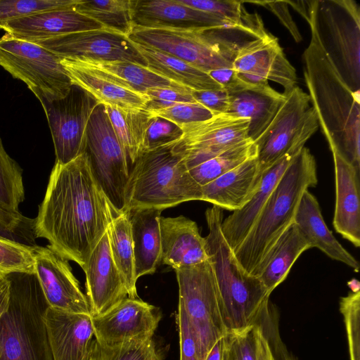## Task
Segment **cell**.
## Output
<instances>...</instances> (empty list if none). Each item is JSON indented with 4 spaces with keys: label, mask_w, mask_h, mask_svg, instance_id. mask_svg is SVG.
<instances>
[{
    "label": "cell",
    "mask_w": 360,
    "mask_h": 360,
    "mask_svg": "<svg viewBox=\"0 0 360 360\" xmlns=\"http://www.w3.org/2000/svg\"><path fill=\"white\" fill-rule=\"evenodd\" d=\"M6 277L10 297L0 318V360H53L45 322L49 305L35 273Z\"/></svg>",
    "instance_id": "obj_5"
},
{
    "label": "cell",
    "mask_w": 360,
    "mask_h": 360,
    "mask_svg": "<svg viewBox=\"0 0 360 360\" xmlns=\"http://www.w3.org/2000/svg\"><path fill=\"white\" fill-rule=\"evenodd\" d=\"M223 360H275L267 338L259 324L224 336Z\"/></svg>",
    "instance_id": "obj_36"
},
{
    "label": "cell",
    "mask_w": 360,
    "mask_h": 360,
    "mask_svg": "<svg viewBox=\"0 0 360 360\" xmlns=\"http://www.w3.org/2000/svg\"><path fill=\"white\" fill-rule=\"evenodd\" d=\"M317 182L315 158L304 147L285 171L245 240L233 250L246 272L255 276L267 253L294 222L303 193Z\"/></svg>",
    "instance_id": "obj_4"
},
{
    "label": "cell",
    "mask_w": 360,
    "mask_h": 360,
    "mask_svg": "<svg viewBox=\"0 0 360 360\" xmlns=\"http://www.w3.org/2000/svg\"><path fill=\"white\" fill-rule=\"evenodd\" d=\"M45 322L53 360H92L96 339L90 314L49 307Z\"/></svg>",
    "instance_id": "obj_20"
},
{
    "label": "cell",
    "mask_w": 360,
    "mask_h": 360,
    "mask_svg": "<svg viewBox=\"0 0 360 360\" xmlns=\"http://www.w3.org/2000/svg\"><path fill=\"white\" fill-rule=\"evenodd\" d=\"M257 155L255 143L248 139L221 154L188 169V172L196 184L202 187Z\"/></svg>",
    "instance_id": "obj_38"
},
{
    "label": "cell",
    "mask_w": 360,
    "mask_h": 360,
    "mask_svg": "<svg viewBox=\"0 0 360 360\" xmlns=\"http://www.w3.org/2000/svg\"><path fill=\"white\" fill-rule=\"evenodd\" d=\"M160 264L174 270L208 260L206 240L200 234L197 224L184 216L159 219Z\"/></svg>",
    "instance_id": "obj_23"
},
{
    "label": "cell",
    "mask_w": 360,
    "mask_h": 360,
    "mask_svg": "<svg viewBox=\"0 0 360 360\" xmlns=\"http://www.w3.org/2000/svg\"><path fill=\"white\" fill-rule=\"evenodd\" d=\"M152 115L167 119L179 126L208 120L214 115L198 103H178L166 108L149 112Z\"/></svg>",
    "instance_id": "obj_46"
},
{
    "label": "cell",
    "mask_w": 360,
    "mask_h": 360,
    "mask_svg": "<svg viewBox=\"0 0 360 360\" xmlns=\"http://www.w3.org/2000/svg\"><path fill=\"white\" fill-rule=\"evenodd\" d=\"M238 77L252 86L269 85V80L281 85L284 94L297 86V76L277 38L269 33L243 44L232 63Z\"/></svg>",
    "instance_id": "obj_16"
},
{
    "label": "cell",
    "mask_w": 360,
    "mask_h": 360,
    "mask_svg": "<svg viewBox=\"0 0 360 360\" xmlns=\"http://www.w3.org/2000/svg\"><path fill=\"white\" fill-rule=\"evenodd\" d=\"M92 317L96 340L102 345L153 338L160 310L139 297H127L105 313Z\"/></svg>",
    "instance_id": "obj_17"
},
{
    "label": "cell",
    "mask_w": 360,
    "mask_h": 360,
    "mask_svg": "<svg viewBox=\"0 0 360 360\" xmlns=\"http://www.w3.org/2000/svg\"><path fill=\"white\" fill-rule=\"evenodd\" d=\"M224 345V337H223L214 345L205 360H223Z\"/></svg>",
    "instance_id": "obj_54"
},
{
    "label": "cell",
    "mask_w": 360,
    "mask_h": 360,
    "mask_svg": "<svg viewBox=\"0 0 360 360\" xmlns=\"http://www.w3.org/2000/svg\"><path fill=\"white\" fill-rule=\"evenodd\" d=\"M201 187L191 177L183 157L172 144L142 153L129 176L127 212L136 208H165L201 200Z\"/></svg>",
    "instance_id": "obj_7"
},
{
    "label": "cell",
    "mask_w": 360,
    "mask_h": 360,
    "mask_svg": "<svg viewBox=\"0 0 360 360\" xmlns=\"http://www.w3.org/2000/svg\"><path fill=\"white\" fill-rule=\"evenodd\" d=\"M294 222L309 243L310 248H317L330 258L342 262L358 272L357 260L347 251L326 226L319 202L306 190L297 206Z\"/></svg>",
    "instance_id": "obj_28"
},
{
    "label": "cell",
    "mask_w": 360,
    "mask_h": 360,
    "mask_svg": "<svg viewBox=\"0 0 360 360\" xmlns=\"http://www.w3.org/2000/svg\"><path fill=\"white\" fill-rule=\"evenodd\" d=\"M98 104L86 91L72 84L64 98L43 108L54 144L56 162L67 164L85 152L87 125Z\"/></svg>",
    "instance_id": "obj_13"
},
{
    "label": "cell",
    "mask_w": 360,
    "mask_h": 360,
    "mask_svg": "<svg viewBox=\"0 0 360 360\" xmlns=\"http://www.w3.org/2000/svg\"><path fill=\"white\" fill-rule=\"evenodd\" d=\"M85 153L93 176L114 210L118 214L126 213L128 161L103 104H98L90 117Z\"/></svg>",
    "instance_id": "obj_11"
},
{
    "label": "cell",
    "mask_w": 360,
    "mask_h": 360,
    "mask_svg": "<svg viewBox=\"0 0 360 360\" xmlns=\"http://www.w3.org/2000/svg\"><path fill=\"white\" fill-rule=\"evenodd\" d=\"M34 268L49 307L90 314L86 296L82 292L67 259L49 245H35Z\"/></svg>",
    "instance_id": "obj_18"
},
{
    "label": "cell",
    "mask_w": 360,
    "mask_h": 360,
    "mask_svg": "<svg viewBox=\"0 0 360 360\" xmlns=\"http://www.w3.org/2000/svg\"><path fill=\"white\" fill-rule=\"evenodd\" d=\"M195 102L210 110L214 115L226 113L229 95L224 89L191 90Z\"/></svg>",
    "instance_id": "obj_50"
},
{
    "label": "cell",
    "mask_w": 360,
    "mask_h": 360,
    "mask_svg": "<svg viewBox=\"0 0 360 360\" xmlns=\"http://www.w3.org/2000/svg\"><path fill=\"white\" fill-rule=\"evenodd\" d=\"M24 199L22 169L8 155L0 137V207L19 212V205Z\"/></svg>",
    "instance_id": "obj_39"
},
{
    "label": "cell",
    "mask_w": 360,
    "mask_h": 360,
    "mask_svg": "<svg viewBox=\"0 0 360 360\" xmlns=\"http://www.w3.org/2000/svg\"><path fill=\"white\" fill-rule=\"evenodd\" d=\"M276 310L272 308L269 302L259 319L257 324H259L264 334L268 340L275 360H297L290 353L279 334L277 314Z\"/></svg>",
    "instance_id": "obj_47"
},
{
    "label": "cell",
    "mask_w": 360,
    "mask_h": 360,
    "mask_svg": "<svg viewBox=\"0 0 360 360\" xmlns=\"http://www.w3.org/2000/svg\"><path fill=\"white\" fill-rule=\"evenodd\" d=\"M221 209L213 205L205 211L209 232L205 238L228 333L256 324L270 302L271 294L258 277L248 274L239 265L221 231Z\"/></svg>",
    "instance_id": "obj_3"
},
{
    "label": "cell",
    "mask_w": 360,
    "mask_h": 360,
    "mask_svg": "<svg viewBox=\"0 0 360 360\" xmlns=\"http://www.w3.org/2000/svg\"><path fill=\"white\" fill-rule=\"evenodd\" d=\"M131 20L133 27L141 28L193 30L236 27L213 14L188 6L179 0H131Z\"/></svg>",
    "instance_id": "obj_21"
},
{
    "label": "cell",
    "mask_w": 360,
    "mask_h": 360,
    "mask_svg": "<svg viewBox=\"0 0 360 360\" xmlns=\"http://www.w3.org/2000/svg\"><path fill=\"white\" fill-rule=\"evenodd\" d=\"M92 360H162V358L150 338L110 345L96 340Z\"/></svg>",
    "instance_id": "obj_40"
},
{
    "label": "cell",
    "mask_w": 360,
    "mask_h": 360,
    "mask_svg": "<svg viewBox=\"0 0 360 360\" xmlns=\"http://www.w3.org/2000/svg\"><path fill=\"white\" fill-rule=\"evenodd\" d=\"M61 64L72 84L91 95L98 104L145 109L148 99L79 59L63 58Z\"/></svg>",
    "instance_id": "obj_26"
},
{
    "label": "cell",
    "mask_w": 360,
    "mask_h": 360,
    "mask_svg": "<svg viewBox=\"0 0 360 360\" xmlns=\"http://www.w3.org/2000/svg\"><path fill=\"white\" fill-rule=\"evenodd\" d=\"M84 271L91 316L105 313L129 297L124 280L112 257L107 231L90 255Z\"/></svg>",
    "instance_id": "obj_19"
},
{
    "label": "cell",
    "mask_w": 360,
    "mask_h": 360,
    "mask_svg": "<svg viewBox=\"0 0 360 360\" xmlns=\"http://www.w3.org/2000/svg\"><path fill=\"white\" fill-rule=\"evenodd\" d=\"M162 210L136 208L128 210L132 236L136 279L155 273L160 264L161 240L159 219Z\"/></svg>",
    "instance_id": "obj_29"
},
{
    "label": "cell",
    "mask_w": 360,
    "mask_h": 360,
    "mask_svg": "<svg viewBox=\"0 0 360 360\" xmlns=\"http://www.w3.org/2000/svg\"><path fill=\"white\" fill-rule=\"evenodd\" d=\"M303 60L312 108L330 150L360 169V94L342 81L313 36Z\"/></svg>",
    "instance_id": "obj_2"
},
{
    "label": "cell",
    "mask_w": 360,
    "mask_h": 360,
    "mask_svg": "<svg viewBox=\"0 0 360 360\" xmlns=\"http://www.w3.org/2000/svg\"><path fill=\"white\" fill-rule=\"evenodd\" d=\"M263 6L271 10L280 20L283 25L288 30L296 42L302 41L300 34L296 24L295 23L288 9L286 1H250Z\"/></svg>",
    "instance_id": "obj_51"
},
{
    "label": "cell",
    "mask_w": 360,
    "mask_h": 360,
    "mask_svg": "<svg viewBox=\"0 0 360 360\" xmlns=\"http://www.w3.org/2000/svg\"><path fill=\"white\" fill-rule=\"evenodd\" d=\"M75 8L105 29L128 36L133 29L131 0L81 1Z\"/></svg>",
    "instance_id": "obj_37"
},
{
    "label": "cell",
    "mask_w": 360,
    "mask_h": 360,
    "mask_svg": "<svg viewBox=\"0 0 360 360\" xmlns=\"http://www.w3.org/2000/svg\"><path fill=\"white\" fill-rule=\"evenodd\" d=\"M176 322L179 335L180 360H199L188 320L180 303L176 314Z\"/></svg>",
    "instance_id": "obj_49"
},
{
    "label": "cell",
    "mask_w": 360,
    "mask_h": 360,
    "mask_svg": "<svg viewBox=\"0 0 360 360\" xmlns=\"http://www.w3.org/2000/svg\"><path fill=\"white\" fill-rule=\"evenodd\" d=\"M334 161L335 231L355 247L360 246L359 170L338 152L331 151Z\"/></svg>",
    "instance_id": "obj_24"
},
{
    "label": "cell",
    "mask_w": 360,
    "mask_h": 360,
    "mask_svg": "<svg viewBox=\"0 0 360 360\" xmlns=\"http://www.w3.org/2000/svg\"><path fill=\"white\" fill-rule=\"evenodd\" d=\"M145 96L148 99L145 110L153 112L178 103H197L191 90L187 88L154 87L148 89Z\"/></svg>",
    "instance_id": "obj_48"
},
{
    "label": "cell",
    "mask_w": 360,
    "mask_h": 360,
    "mask_svg": "<svg viewBox=\"0 0 360 360\" xmlns=\"http://www.w3.org/2000/svg\"><path fill=\"white\" fill-rule=\"evenodd\" d=\"M60 59L124 61L147 67L127 36L105 28L71 33L36 42Z\"/></svg>",
    "instance_id": "obj_15"
},
{
    "label": "cell",
    "mask_w": 360,
    "mask_h": 360,
    "mask_svg": "<svg viewBox=\"0 0 360 360\" xmlns=\"http://www.w3.org/2000/svg\"><path fill=\"white\" fill-rule=\"evenodd\" d=\"M308 22L329 63L354 94H360V8L353 0L307 1Z\"/></svg>",
    "instance_id": "obj_8"
},
{
    "label": "cell",
    "mask_w": 360,
    "mask_h": 360,
    "mask_svg": "<svg viewBox=\"0 0 360 360\" xmlns=\"http://www.w3.org/2000/svg\"><path fill=\"white\" fill-rule=\"evenodd\" d=\"M117 215L93 176L84 152L67 164L55 163L34 219V233L84 270L92 251Z\"/></svg>",
    "instance_id": "obj_1"
},
{
    "label": "cell",
    "mask_w": 360,
    "mask_h": 360,
    "mask_svg": "<svg viewBox=\"0 0 360 360\" xmlns=\"http://www.w3.org/2000/svg\"><path fill=\"white\" fill-rule=\"evenodd\" d=\"M300 152L287 153L264 170L259 186L250 201L222 221L223 236L233 250L245 240L275 186Z\"/></svg>",
    "instance_id": "obj_27"
},
{
    "label": "cell",
    "mask_w": 360,
    "mask_h": 360,
    "mask_svg": "<svg viewBox=\"0 0 360 360\" xmlns=\"http://www.w3.org/2000/svg\"><path fill=\"white\" fill-rule=\"evenodd\" d=\"M132 42L179 58L205 72L231 68L238 49L255 37L236 27L203 29L134 27Z\"/></svg>",
    "instance_id": "obj_6"
},
{
    "label": "cell",
    "mask_w": 360,
    "mask_h": 360,
    "mask_svg": "<svg viewBox=\"0 0 360 360\" xmlns=\"http://www.w3.org/2000/svg\"><path fill=\"white\" fill-rule=\"evenodd\" d=\"M34 219L20 212L8 211L0 207V237L29 245H34Z\"/></svg>",
    "instance_id": "obj_45"
},
{
    "label": "cell",
    "mask_w": 360,
    "mask_h": 360,
    "mask_svg": "<svg viewBox=\"0 0 360 360\" xmlns=\"http://www.w3.org/2000/svg\"><path fill=\"white\" fill-rule=\"evenodd\" d=\"M340 311L345 326L350 360H360V291L342 297Z\"/></svg>",
    "instance_id": "obj_43"
},
{
    "label": "cell",
    "mask_w": 360,
    "mask_h": 360,
    "mask_svg": "<svg viewBox=\"0 0 360 360\" xmlns=\"http://www.w3.org/2000/svg\"><path fill=\"white\" fill-rule=\"evenodd\" d=\"M10 297V283L7 277H0V318L6 311Z\"/></svg>",
    "instance_id": "obj_53"
},
{
    "label": "cell",
    "mask_w": 360,
    "mask_h": 360,
    "mask_svg": "<svg viewBox=\"0 0 360 360\" xmlns=\"http://www.w3.org/2000/svg\"><path fill=\"white\" fill-rule=\"evenodd\" d=\"M150 71L191 90L223 89L207 72L163 52L133 42Z\"/></svg>",
    "instance_id": "obj_32"
},
{
    "label": "cell",
    "mask_w": 360,
    "mask_h": 360,
    "mask_svg": "<svg viewBox=\"0 0 360 360\" xmlns=\"http://www.w3.org/2000/svg\"><path fill=\"white\" fill-rule=\"evenodd\" d=\"M182 134L183 130L178 124L151 115L145 133L142 153L173 144Z\"/></svg>",
    "instance_id": "obj_44"
},
{
    "label": "cell",
    "mask_w": 360,
    "mask_h": 360,
    "mask_svg": "<svg viewBox=\"0 0 360 360\" xmlns=\"http://www.w3.org/2000/svg\"><path fill=\"white\" fill-rule=\"evenodd\" d=\"M262 176L257 157L250 158L201 187V200L235 211L257 190Z\"/></svg>",
    "instance_id": "obj_25"
},
{
    "label": "cell",
    "mask_w": 360,
    "mask_h": 360,
    "mask_svg": "<svg viewBox=\"0 0 360 360\" xmlns=\"http://www.w3.org/2000/svg\"><path fill=\"white\" fill-rule=\"evenodd\" d=\"M107 231L112 257L124 280L128 296L137 298L134 245L127 213L116 216Z\"/></svg>",
    "instance_id": "obj_34"
},
{
    "label": "cell",
    "mask_w": 360,
    "mask_h": 360,
    "mask_svg": "<svg viewBox=\"0 0 360 360\" xmlns=\"http://www.w3.org/2000/svg\"><path fill=\"white\" fill-rule=\"evenodd\" d=\"M105 28L101 23L79 12L75 6L41 12L0 25L10 36L31 42L52 37Z\"/></svg>",
    "instance_id": "obj_22"
},
{
    "label": "cell",
    "mask_w": 360,
    "mask_h": 360,
    "mask_svg": "<svg viewBox=\"0 0 360 360\" xmlns=\"http://www.w3.org/2000/svg\"><path fill=\"white\" fill-rule=\"evenodd\" d=\"M285 95L276 115L254 142L262 172L287 153L300 151L319 126L308 94L297 85Z\"/></svg>",
    "instance_id": "obj_12"
},
{
    "label": "cell",
    "mask_w": 360,
    "mask_h": 360,
    "mask_svg": "<svg viewBox=\"0 0 360 360\" xmlns=\"http://www.w3.org/2000/svg\"><path fill=\"white\" fill-rule=\"evenodd\" d=\"M79 0H0V25L44 11L74 7Z\"/></svg>",
    "instance_id": "obj_42"
},
{
    "label": "cell",
    "mask_w": 360,
    "mask_h": 360,
    "mask_svg": "<svg viewBox=\"0 0 360 360\" xmlns=\"http://www.w3.org/2000/svg\"><path fill=\"white\" fill-rule=\"evenodd\" d=\"M249 122L248 119L221 113L204 121L182 124L183 134L172 144V150L184 158L190 169L250 139Z\"/></svg>",
    "instance_id": "obj_14"
},
{
    "label": "cell",
    "mask_w": 360,
    "mask_h": 360,
    "mask_svg": "<svg viewBox=\"0 0 360 360\" xmlns=\"http://www.w3.org/2000/svg\"><path fill=\"white\" fill-rule=\"evenodd\" d=\"M347 285L349 286V288L351 290V292H352L360 291L359 282L355 278H353L352 280L349 281L347 283Z\"/></svg>",
    "instance_id": "obj_55"
},
{
    "label": "cell",
    "mask_w": 360,
    "mask_h": 360,
    "mask_svg": "<svg viewBox=\"0 0 360 360\" xmlns=\"http://www.w3.org/2000/svg\"><path fill=\"white\" fill-rule=\"evenodd\" d=\"M79 60L101 71L129 89L143 96L148 89L154 87L185 88L150 71L147 67L136 63L124 61Z\"/></svg>",
    "instance_id": "obj_35"
},
{
    "label": "cell",
    "mask_w": 360,
    "mask_h": 360,
    "mask_svg": "<svg viewBox=\"0 0 360 360\" xmlns=\"http://www.w3.org/2000/svg\"><path fill=\"white\" fill-rule=\"evenodd\" d=\"M34 246L0 237V277L34 272Z\"/></svg>",
    "instance_id": "obj_41"
},
{
    "label": "cell",
    "mask_w": 360,
    "mask_h": 360,
    "mask_svg": "<svg viewBox=\"0 0 360 360\" xmlns=\"http://www.w3.org/2000/svg\"><path fill=\"white\" fill-rule=\"evenodd\" d=\"M0 65L25 82L43 108L64 98L72 85L57 55L39 44L6 33L0 37Z\"/></svg>",
    "instance_id": "obj_10"
},
{
    "label": "cell",
    "mask_w": 360,
    "mask_h": 360,
    "mask_svg": "<svg viewBox=\"0 0 360 360\" xmlns=\"http://www.w3.org/2000/svg\"><path fill=\"white\" fill-rule=\"evenodd\" d=\"M180 303L186 314L199 360H205L214 345L227 334L216 280L208 260L174 270Z\"/></svg>",
    "instance_id": "obj_9"
},
{
    "label": "cell",
    "mask_w": 360,
    "mask_h": 360,
    "mask_svg": "<svg viewBox=\"0 0 360 360\" xmlns=\"http://www.w3.org/2000/svg\"><path fill=\"white\" fill-rule=\"evenodd\" d=\"M207 74L229 94L236 93L252 86L242 81L231 68H221L211 70Z\"/></svg>",
    "instance_id": "obj_52"
},
{
    "label": "cell",
    "mask_w": 360,
    "mask_h": 360,
    "mask_svg": "<svg viewBox=\"0 0 360 360\" xmlns=\"http://www.w3.org/2000/svg\"><path fill=\"white\" fill-rule=\"evenodd\" d=\"M310 248L293 222L281 234L259 266L255 276L271 294L288 276L300 255Z\"/></svg>",
    "instance_id": "obj_31"
},
{
    "label": "cell",
    "mask_w": 360,
    "mask_h": 360,
    "mask_svg": "<svg viewBox=\"0 0 360 360\" xmlns=\"http://www.w3.org/2000/svg\"><path fill=\"white\" fill-rule=\"evenodd\" d=\"M229 95L226 113L250 120L248 136L253 142L270 124L285 98V94L276 91L269 84Z\"/></svg>",
    "instance_id": "obj_30"
},
{
    "label": "cell",
    "mask_w": 360,
    "mask_h": 360,
    "mask_svg": "<svg viewBox=\"0 0 360 360\" xmlns=\"http://www.w3.org/2000/svg\"><path fill=\"white\" fill-rule=\"evenodd\" d=\"M126 154L129 172L142 153L148 122L151 114L145 109L103 105Z\"/></svg>",
    "instance_id": "obj_33"
}]
</instances>
